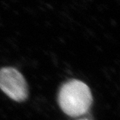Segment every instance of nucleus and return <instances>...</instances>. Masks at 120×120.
I'll return each instance as SVG.
<instances>
[{"label":"nucleus","instance_id":"nucleus-1","mask_svg":"<svg viewBox=\"0 0 120 120\" xmlns=\"http://www.w3.org/2000/svg\"><path fill=\"white\" fill-rule=\"evenodd\" d=\"M92 95L85 83L77 79L70 80L61 87L58 102L65 114L77 117L86 113L92 103Z\"/></svg>","mask_w":120,"mask_h":120},{"label":"nucleus","instance_id":"nucleus-2","mask_svg":"<svg viewBox=\"0 0 120 120\" xmlns=\"http://www.w3.org/2000/svg\"><path fill=\"white\" fill-rule=\"evenodd\" d=\"M0 89L8 97L17 102L26 100L28 86L22 74L13 68L0 69Z\"/></svg>","mask_w":120,"mask_h":120}]
</instances>
